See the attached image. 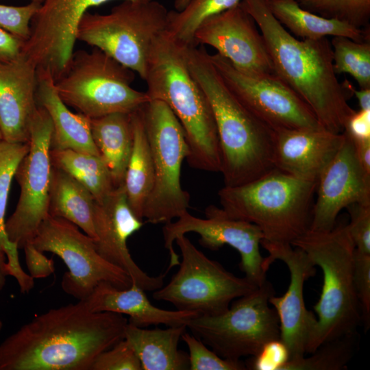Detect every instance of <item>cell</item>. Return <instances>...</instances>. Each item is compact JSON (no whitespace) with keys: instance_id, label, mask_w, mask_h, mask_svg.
<instances>
[{"instance_id":"bcb514c9","label":"cell","mask_w":370,"mask_h":370,"mask_svg":"<svg viewBox=\"0 0 370 370\" xmlns=\"http://www.w3.org/2000/svg\"><path fill=\"white\" fill-rule=\"evenodd\" d=\"M346 83L352 95H355L358 99L360 109L370 110V88H360V90H356L352 83L347 79Z\"/></svg>"},{"instance_id":"f6af8a7d","label":"cell","mask_w":370,"mask_h":370,"mask_svg":"<svg viewBox=\"0 0 370 370\" xmlns=\"http://www.w3.org/2000/svg\"><path fill=\"white\" fill-rule=\"evenodd\" d=\"M357 159L362 169L370 175V140H354Z\"/></svg>"},{"instance_id":"e575fe53","label":"cell","mask_w":370,"mask_h":370,"mask_svg":"<svg viewBox=\"0 0 370 370\" xmlns=\"http://www.w3.org/2000/svg\"><path fill=\"white\" fill-rule=\"evenodd\" d=\"M303 9L320 16L369 28L370 0H295Z\"/></svg>"},{"instance_id":"ab89813d","label":"cell","mask_w":370,"mask_h":370,"mask_svg":"<svg viewBox=\"0 0 370 370\" xmlns=\"http://www.w3.org/2000/svg\"><path fill=\"white\" fill-rule=\"evenodd\" d=\"M353 281L361 318L367 327L370 319V254L354 250Z\"/></svg>"},{"instance_id":"f907efd6","label":"cell","mask_w":370,"mask_h":370,"mask_svg":"<svg viewBox=\"0 0 370 370\" xmlns=\"http://www.w3.org/2000/svg\"><path fill=\"white\" fill-rule=\"evenodd\" d=\"M2 140H3V134L1 131V129H0V142H1Z\"/></svg>"},{"instance_id":"e0dca14e","label":"cell","mask_w":370,"mask_h":370,"mask_svg":"<svg viewBox=\"0 0 370 370\" xmlns=\"http://www.w3.org/2000/svg\"><path fill=\"white\" fill-rule=\"evenodd\" d=\"M261 245L269 253L264 258L268 268L280 260L289 271L287 291L280 297L272 295L269 304L279 318L280 340L288 349V361L296 360L306 356L317 323V317L306 308L304 297V283L314 275L316 266L302 249L291 244L262 240Z\"/></svg>"},{"instance_id":"4fadbf2b","label":"cell","mask_w":370,"mask_h":370,"mask_svg":"<svg viewBox=\"0 0 370 370\" xmlns=\"http://www.w3.org/2000/svg\"><path fill=\"white\" fill-rule=\"evenodd\" d=\"M52 130L49 114L38 106L31 127L29 151L14 174L21 190L19 199L15 210L5 221L8 239L18 249L32 241L49 215L53 169L50 154Z\"/></svg>"},{"instance_id":"30bf717a","label":"cell","mask_w":370,"mask_h":370,"mask_svg":"<svg viewBox=\"0 0 370 370\" xmlns=\"http://www.w3.org/2000/svg\"><path fill=\"white\" fill-rule=\"evenodd\" d=\"M143 114L154 170L153 186L143 219L153 224L166 223L187 212L190 207V195L181 184L188 143L182 125L164 102L148 101L143 106Z\"/></svg>"},{"instance_id":"4dcf8cb0","label":"cell","mask_w":370,"mask_h":370,"mask_svg":"<svg viewBox=\"0 0 370 370\" xmlns=\"http://www.w3.org/2000/svg\"><path fill=\"white\" fill-rule=\"evenodd\" d=\"M29 149V142L14 143L4 140L0 142V250L8 259L7 275L14 278L21 276L24 271L19 262L18 245L10 241L6 234L5 215L12 180Z\"/></svg>"},{"instance_id":"3957f363","label":"cell","mask_w":370,"mask_h":370,"mask_svg":"<svg viewBox=\"0 0 370 370\" xmlns=\"http://www.w3.org/2000/svg\"><path fill=\"white\" fill-rule=\"evenodd\" d=\"M187 59L190 71L204 92L213 112L224 186L241 185L275 169V131L232 92L204 47H188Z\"/></svg>"},{"instance_id":"7c38bea8","label":"cell","mask_w":370,"mask_h":370,"mask_svg":"<svg viewBox=\"0 0 370 370\" xmlns=\"http://www.w3.org/2000/svg\"><path fill=\"white\" fill-rule=\"evenodd\" d=\"M31 242L38 250L51 252L64 261L69 271L61 286L79 301L86 300L101 283L119 288L132 284L126 271L101 257L91 237L64 219L48 215Z\"/></svg>"},{"instance_id":"ac0fdd59","label":"cell","mask_w":370,"mask_h":370,"mask_svg":"<svg viewBox=\"0 0 370 370\" xmlns=\"http://www.w3.org/2000/svg\"><path fill=\"white\" fill-rule=\"evenodd\" d=\"M194 42L195 45L214 48L243 73H275L258 26L240 3L204 21L195 34Z\"/></svg>"},{"instance_id":"b9f144b4","label":"cell","mask_w":370,"mask_h":370,"mask_svg":"<svg viewBox=\"0 0 370 370\" xmlns=\"http://www.w3.org/2000/svg\"><path fill=\"white\" fill-rule=\"evenodd\" d=\"M29 275L35 278H47L54 273V262L49 259L29 241L23 248Z\"/></svg>"},{"instance_id":"7402d4cb","label":"cell","mask_w":370,"mask_h":370,"mask_svg":"<svg viewBox=\"0 0 370 370\" xmlns=\"http://www.w3.org/2000/svg\"><path fill=\"white\" fill-rule=\"evenodd\" d=\"M345 134L324 128L275 131V168L310 181L317 179L341 147Z\"/></svg>"},{"instance_id":"9c48e42d","label":"cell","mask_w":370,"mask_h":370,"mask_svg":"<svg viewBox=\"0 0 370 370\" xmlns=\"http://www.w3.org/2000/svg\"><path fill=\"white\" fill-rule=\"evenodd\" d=\"M274 295L273 286L266 280L234 299L224 312L198 315L190 319L186 327L223 358L239 360L255 356L267 343L280 339L279 318L269 304Z\"/></svg>"},{"instance_id":"8992f818","label":"cell","mask_w":370,"mask_h":370,"mask_svg":"<svg viewBox=\"0 0 370 370\" xmlns=\"http://www.w3.org/2000/svg\"><path fill=\"white\" fill-rule=\"evenodd\" d=\"M302 249L323 273L320 298L314 306L317 323L306 354L321 345L356 333L362 319L353 281L355 247L346 224L330 231L308 230L291 244Z\"/></svg>"},{"instance_id":"5bb4252c","label":"cell","mask_w":370,"mask_h":370,"mask_svg":"<svg viewBox=\"0 0 370 370\" xmlns=\"http://www.w3.org/2000/svg\"><path fill=\"white\" fill-rule=\"evenodd\" d=\"M205 216L204 219L199 218L187 212L175 221L165 223L162 227L164 245L170 257L166 272L180 263L173 247L176 238L195 232L199 236V244L205 248L218 250L227 245L235 249L240 254L239 267L245 277L256 286H260L267 280L269 269L260 250L264 239L260 229L251 223L229 217L214 205L206 208Z\"/></svg>"},{"instance_id":"9a60e30c","label":"cell","mask_w":370,"mask_h":370,"mask_svg":"<svg viewBox=\"0 0 370 370\" xmlns=\"http://www.w3.org/2000/svg\"><path fill=\"white\" fill-rule=\"evenodd\" d=\"M210 58L237 98L274 131L323 128L308 106L275 73L250 75L217 53Z\"/></svg>"},{"instance_id":"83f0119b","label":"cell","mask_w":370,"mask_h":370,"mask_svg":"<svg viewBox=\"0 0 370 370\" xmlns=\"http://www.w3.org/2000/svg\"><path fill=\"white\" fill-rule=\"evenodd\" d=\"M131 115L133 143L123 186L132 210L143 220L145 206L153 186V163L145 131L143 106Z\"/></svg>"},{"instance_id":"f1b7e54d","label":"cell","mask_w":370,"mask_h":370,"mask_svg":"<svg viewBox=\"0 0 370 370\" xmlns=\"http://www.w3.org/2000/svg\"><path fill=\"white\" fill-rule=\"evenodd\" d=\"M95 199L66 172L53 166L49 215L64 219L96 240L93 215Z\"/></svg>"},{"instance_id":"7bdbcfd3","label":"cell","mask_w":370,"mask_h":370,"mask_svg":"<svg viewBox=\"0 0 370 370\" xmlns=\"http://www.w3.org/2000/svg\"><path fill=\"white\" fill-rule=\"evenodd\" d=\"M343 132L354 140H370V110H355L347 120Z\"/></svg>"},{"instance_id":"681fc988","label":"cell","mask_w":370,"mask_h":370,"mask_svg":"<svg viewBox=\"0 0 370 370\" xmlns=\"http://www.w3.org/2000/svg\"><path fill=\"white\" fill-rule=\"evenodd\" d=\"M30 1L31 2H36L40 4H42V3L44 1V0H30Z\"/></svg>"},{"instance_id":"816d5d0a","label":"cell","mask_w":370,"mask_h":370,"mask_svg":"<svg viewBox=\"0 0 370 370\" xmlns=\"http://www.w3.org/2000/svg\"><path fill=\"white\" fill-rule=\"evenodd\" d=\"M2 327H3V323L1 322V321H0V332L2 329Z\"/></svg>"},{"instance_id":"277c9868","label":"cell","mask_w":370,"mask_h":370,"mask_svg":"<svg viewBox=\"0 0 370 370\" xmlns=\"http://www.w3.org/2000/svg\"><path fill=\"white\" fill-rule=\"evenodd\" d=\"M167 30L154 42L144 80L149 100L166 103L182 125L188 147V165L220 172L221 158L217 130L208 100L192 75L187 47Z\"/></svg>"},{"instance_id":"5b68a950","label":"cell","mask_w":370,"mask_h":370,"mask_svg":"<svg viewBox=\"0 0 370 370\" xmlns=\"http://www.w3.org/2000/svg\"><path fill=\"white\" fill-rule=\"evenodd\" d=\"M317 182L274 169L251 182L219 192L229 217L257 225L264 241L292 244L310 229Z\"/></svg>"},{"instance_id":"836d02e7","label":"cell","mask_w":370,"mask_h":370,"mask_svg":"<svg viewBox=\"0 0 370 370\" xmlns=\"http://www.w3.org/2000/svg\"><path fill=\"white\" fill-rule=\"evenodd\" d=\"M330 43L336 74H349L360 88H370V40L358 42L334 36Z\"/></svg>"},{"instance_id":"cb8c5ba5","label":"cell","mask_w":370,"mask_h":370,"mask_svg":"<svg viewBox=\"0 0 370 370\" xmlns=\"http://www.w3.org/2000/svg\"><path fill=\"white\" fill-rule=\"evenodd\" d=\"M37 104L47 112L52 122L51 149H73L100 156L92 137L90 119L68 108L48 71L37 70Z\"/></svg>"},{"instance_id":"603a6c76","label":"cell","mask_w":370,"mask_h":370,"mask_svg":"<svg viewBox=\"0 0 370 370\" xmlns=\"http://www.w3.org/2000/svg\"><path fill=\"white\" fill-rule=\"evenodd\" d=\"M84 301L92 312H112L128 315V322L140 328L161 324L186 325L190 319L199 315L193 312L160 308L153 305L145 291L134 283L127 288L101 283Z\"/></svg>"},{"instance_id":"52a82bcc","label":"cell","mask_w":370,"mask_h":370,"mask_svg":"<svg viewBox=\"0 0 370 370\" xmlns=\"http://www.w3.org/2000/svg\"><path fill=\"white\" fill-rule=\"evenodd\" d=\"M135 73L92 47L74 51L64 71L54 80L59 97L89 119L116 112L132 113L149 99L132 86Z\"/></svg>"},{"instance_id":"44dd1931","label":"cell","mask_w":370,"mask_h":370,"mask_svg":"<svg viewBox=\"0 0 370 370\" xmlns=\"http://www.w3.org/2000/svg\"><path fill=\"white\" fill-rule=\"evenodd\" d=\"M36 66L23 53L0 62V129L3 140L28 143L38 106Z\"/></svg>"},{"instance_id":"6da1fadb","label":"cell","mask_w":370,"mask_h":370,"mask_svg":"<svg viewBox=\"0 0 370 370\" xmlns=\"http://www.w3.org/2000/svg\"><path fill=\"white\" fill-rule=\"evenodd\" d=\"M127 323L121 314L90 310L84 301L50 309L0 343V370H90L124 338Z\"/></svg>"},{"instance_id":"60d3db41","label":"cell","mask_w":370,"mask_h":370,"mask_svg":"<svg viewBox=\"0 0 370 370\" xmlns=\"http://www.w3.org/2000/svg\"><path fill=\"white\" fill-rule=\"evenodd\" d=\"M289 359L287 348L280 339L267 343L260 352L245 364L247 369L282 370Z\"/></svg>"},{"instance_id":"d590c367","label":"cell","mask_w":370,"mask_h":370,"mask_svg":"<svg viewBox=\"0 0 370 370\" xmlns=\"http://www.w3.org/2000/svg\"><path fill=\"white\" fill-rule=\"evenodd\" d=\"M182 340L188 349L189 369L190 370H245L246 365L241 360L223 358L209 349L201 340L186 330Z\"/></svg>"},{"instance_id":"f546056e","label":"cell","mask_w":370,"mask_h":370,"mask_svg":"<svg viewBox=\"0 0 370 370\" xmlns=\"http://www.w3.org/2000/svg\"><path fill=\"white\" fill-rule=\"evenodd\" d=\"M51 161L85 187L96 201L114 188L111 173L100 156L73 149H51Z\"/></svg>"},{"instance_id":"d4e9b609","label":"cell","mask_w":370,"mask_h":370,"mask_svg":"<svg viewBox=\"0 0 370 370\" xmlns=\"http://www.w3.org/2000/svg\"><path fill=\"white\" fill-rule=\"evenodd\" d=\"M186 328L184 325L149 330L128 322L124 338L136 353L143 370H187L188 354L178 348Z\"/></svg>"},{"instance_id":"1f68e13d","label":"cell","mask_w":370,"mask_h":370,"mask_svg":"<svg viewBox=\"0 0 370 370\" xmlns=\"http://www.w3.org/2000/svg\"><path fill=\"white\" fill-rule=\"evenodd\" d=\"M242 0H190L180 11L168 13L167 32L178 42L195 45V34L206 19L239 4Z\"/></svg>"},{"instance_id":"2e32d148","label":"cell","mask_w":370,"mask_h":370,"mask_svg":"<svg viewBox=\"0 0 370 370\" xmlns=\"http://www.w3.org/2000/svg\"><path fill=\"white\" fill-rule=\"evenodd\" d=\"M109 1L44 0L31 21L29 36L24 42L22 53L37 70L47 71L56 79L66 69L74 52L82 16L89 8Z\"/></svg>"},{"instance_id":"c3c4849f","label":"cell","mask_w":370,"mask_h":370,"mask_svg":"<svg viewBox=\"0 0 370 370\" xmlns=\"http://www.w3.org/2000/svg\"><path fill=\"white\" fill-rule=\"evenodd\" d=\"M190 0H175L174 1V8L175 10L180 11L184 8V7L188 4Z\"/></svg>"},{"instance_id":"7a4b0ae2","label":"cell","mask_w":370,"mask_h":370,"mask_svg":"<svg viewBox=\"0 0 370 370\" xmlns=\"http://www.w3.org/2000/svg\"><path fill=\"white\" fill-rule=\"evenodd\" d=\"M242 7L256 22L275 75L311 109L325 130L342 133L354 110L346 79L340 82L333 66L328 38L298 39L272 14L267 0H242Z\"/></svg>"},{"instance_id":"d6986e66","label":"cell","mask_w":370,"mask_h":370,"mask_svg":"<svg viewBox=\"0 0 370 370\" xmlns=\"http://www.w3.org/2000/svg\"><path fill=\"white\" fill-rule=\"evenodd\" d=\"M95 241L99 254L106 260L122 269L132 283L145 291H155L164 284L166 273L151 276L133 260L127 239L143 225L134 213L123 185L114 188L105 198L95 203L93 215Z\"/></svg>"},{"instance_id":"8d00e7d4","label":"cell","mask_w":370,"mask_h":370,"mask_svg":"<svg viewBox=\"0 0 370 370\" xmlns=\"http://www.w3.org/2000/svg\"><path fill=\"white\" fill-rule=\"evenodd\" d=\"M90 370H143V367L133 347L123 338L101 352Z\"/></svg>"},{"instance_id":"ffe728a7","label":"cell","mask_w":370,"mask_h":370,"mask_svg":"<svg viewBox=\"0 0 370 370\" xmlns=\"http://www.w3.org/2000/svg\"><path fill=\"white\" fill-rule=\"evenodd\" d=\"M344 141L317 181L309 230L327 232L336 224L339 212L355 203H370V175L361 167L352 139Z\"/></svg>"},{"instance_id":"ba28073f","label":"cell","mask_w":370,"mask_h":370,"mask_svg":"<svg viewBox=\"0 0 370 370\" xmlns=\"http://www.w3.org/2000/svg\"><path fill=\"white\" fill-rule=\"evenodd\" d=\"M168 13L157 1L124 0L106 14L86 12L77 40L101 50L144 80L153 45L167 30Z\"/></svg>"},{"instance_id":"8fae6325","label":"cell","mask_w":370,"mask_h":370,"mask_svg":"<svg viewBox=\"0 0 370 370\" xmlns=\"http://www.w3.org/2000/svg\"><path fill=\"white\" fill-rule=\"evenodd\" d=\"M175 242L182 254L180 269L166 285L153 291L156 300L199 315H217L227 310L234 299L257 287L245 277H237L210 259L186 234Z\"/></svg>"},{"instance_id":"484cf974","label":"cell","mask_w":370,"mask_h":370,"mask_svg":"<svg viewBox=\"0 0 370 370\" xmlns=\"http://www.w3.org/2000/svg\"><path fill=\"white\" fill-rule=\"evenodd\" d=\"M274 17L294 36L315 40L344 36L358 42L370 40L369 28L326 18L301 8L295 0H267Z\"/></svg>"},{"instance_id":"ee69618b","label":"cell","mask_w":370,"mask_h":370,"mask_svg":"<svg viewBox=\"0 0 370 370\" xmlns=\"http://www.w3.org/2000/svg\"><path fill=\"white\" fill-rule=\"evenodd\" d=\"M24 41L0 27V62L17 58L22 54Z\"/></svg>"},{"instance_id":"f35d334b","label":"cell","mask_w":370,"mask_h":370,"mask_svg":"<svg viewBox=\"0 0 370 370\" xmlns=\"http://www.w3.org/2000/svg\"><path fill=\"white\" fill-rule=\"evenodd\" d=\"M346 208L350 216L346 225L355 249L370 254V203H355Z\"/></svg>"},{"instance_id":"d6a6232c","label":"cell","mask_w":370,"mask_h":370,"mask_svg":"<svg viewBox=\"0 0 370 370\" xmlns=\"http://www.w3.org/2000/svg\"><path fill=\"white\" fill-rule=\"evenodd\" d=\"M356 333L334 338L321 345L310 356L287 361L282 370H341L353 356Z\"/></svg>"},{"instance_id":"4316f807","label":"cell","mask_w":370,"mask_h":370,"mask_svg":"<svg viewBox=\"0 0 370 370\" xmlns=\"http://www.w3.org/2000/svg\"><path fill=\"white\" fill-rule=\"evenodd\" d=\"M131 114L116 112L90 119L94 143L108 167L115 187L124 184L132 151Z\"/></svg>"},{"instance_id":"7dc6e473","label":"cell","mask_w":370,"mask_h":370,"mask_svg":"<svg viewBox=\"0 0 370 370\" xmlns=\"http://www.w3.org/2000/svg\"><path fill=\"white\" fill-rule=\"evenodd\" d=\"M5 254L0 250V291L5 286V277L7 276L5 272Z\"/></svg>"},{"instance_id":"74e56055","label":"cell","mask_w":370,"mask_h":370,"mask_svg":"<svg viewBox=\"0 0 370 370\" xmlns=\"http://www.w3.org/2000/svg\"><path fill=\"white\" fill-rule=\"evenodd\" d=\"M40 5L36 2L23 6L0 4V27L25 42L29 36L31 21Z\"/></svg>"}]
</instances>
